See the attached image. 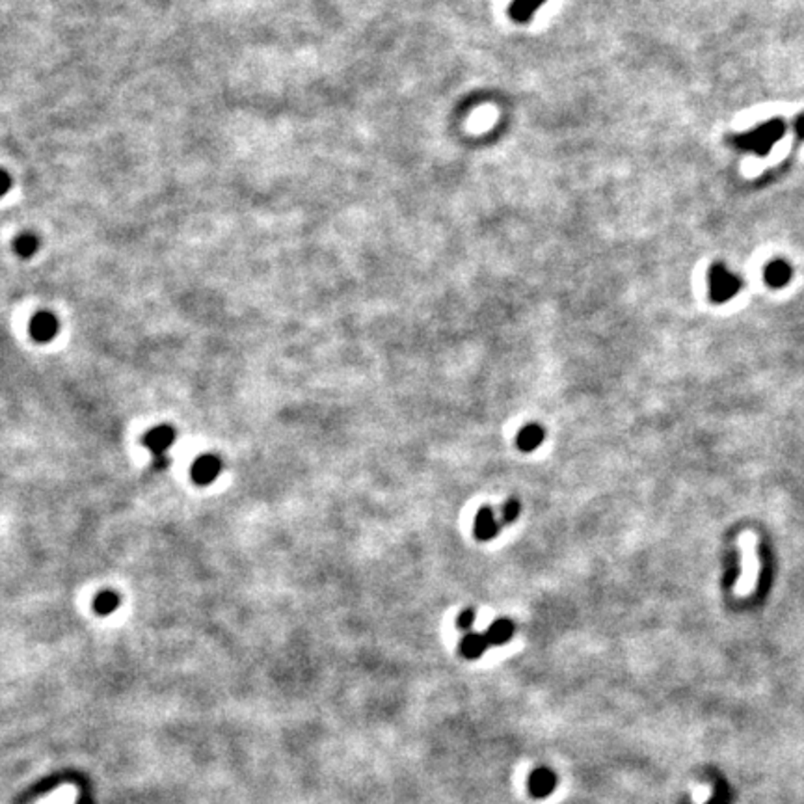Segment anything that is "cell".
Returning <instances> with one entry per match:
<instances>
[{"mask_svg": "<svg viewBox=\"0 0 804 804\" xmlns=\"http://www.w3.org/2000/svg\"><path fill=\"white\" fill-rule=\"evenodd\" d=\"M544 442V428L540 425H527L519 430L518 434V447L521 451H535Z\"/></svg>", "mask_w": 804, "mask_h": 804, "instance_id": "cell-10", "label": "cell"}, {"mask_svg": "<svg viewBox=\"0 0 804 804\" xmlns=\"http://www.w3.org/2000/svg\"><path fill=\"white\" fill-rule=\"evenodd\" d=\"M741 289V280L724 265L717 263L709 268V296L713 302L724 304L732 300Z\"/></svg>", "mask_w": 804, "mask_h": 804, "instance_id": "cell-2", "label": "cell"}, {"mask_svg": "<svg viewBox=\"0 0 804 804\" xmlns=\"http://www.w3.org/2000/svg\"><path fill=\"white\" fill-rule=\"evenodd\" d=\"M732 803V793H730V786L724 782H717L715 789H713V797L709 799V804H730Z\"/></svg>", "mask_w": 804, "mask_h": 804, "instance_id": "cell-15", "label": "cell"}, {"mask_svg": "<svg viewBox=\"0 0 804 804\" xmlns=\"http://www.w3.org/2000/svg\"><path fill=\"white\" fill-rule=\"evenodd\" d=\"M518 516H519V503L516 499H510V501H507L503 507V521L504 524H512Z\"/></svg>", "mask_w": 804, "mask_h": 804, "instance_id": "cell-16", "label": "cell"}, {"mask_svg": "<svg viewBox=\"0 0 804 804\" xmlns=\"http://www.w3.org/2000/svg\"><path fill=\"white\" fill-rule=\"evenodd\" d=\"M499 531V524L495 519L494 510L484 507L479 510V514L475 516V535L480 540H492Z\"/></svg>", "mask_w": 804, "mask_h": 804, "instance_id": "cell-8", "label": "cell"}, {"mask_svg": "<svg viewBox=\"0 0 804 804\" xmlns=\"http://www.w3.org/2000/svg\"><path fill=\"white\" fill-rule=\"evenodd\" d=\"M58 333L57 317L49 311H41L30 321V336L40 343L51 341Z\"/></svg>", "mask_w": 804, "mask_h": 804, "instance_id": "cell-6", "label": "cell"}, {"mask_svg": "<svg viewBox=\"0 0 804 804\" xmlns=\"http://www.w3.org/2000/svg\"><path fill=\"white\" fill-rule=\"evenodd\" d=\"M786 133V123L780 117H773L769 122L762 123L759 127L748 131V133L738 134L732 138V143L741 151H750V153L765 157L769 155L771 148L779 142Z\"/></svg>", "mask_w": 804, "mask_h": 804, "instance_id": "cell-1", "label": "cell"}, {"mask_svg": "<svg viewBox=\"0 0 804 804\" xmlns=\"http://www.w3.org/2000/svg\"><path fill=\"white\" fill-rule=\"evenodd\" d=\"M473 622H475V611L473 609H466V611H462L459 615L456 626H459V629H462V632H468L469 627L473 626Z\"/></svg>", "mask_w": 804, "mask_h": 804, "instance_id": "cell-17", "label": "cell"}, {"mask_svg": "<svg viewBox=\"0 0 804 804\" xmlns=\"http://www.w3.org/2000/svg\"><path fill=\"white\" fill-rule=\"evenodd\" d=\"M555 786H557L555 773L548 767L536 769V771H533V774L529 776V791L533 797H536V799L550 797V795L555 791Z\"/></svg>", "mask_w": 804, "mask_h": 804, "instance_id": "cell-5", "label": "cell"}, {"mask_svg": "<svg viewBox=\"0 0 804 804\" xmlns=\"http://www.w3.org/2000/svg\"><path fill=\"white\" fill-rule=\"evenodd\" d=\"M488 639L486 635H477V633H468L460 642V651L463 657L468 659H479L483 656L486 648H488Z\"/></svg>", "mask_w": 804, "mask_h": 804, "instance_id": "cell-9", "label": "cell"}, {"mask_svg": "<svg viewBox=\"0 0 804 804\" xmlns=\"http://www.w3.org/2000/svg\"><path fill=\"white\" fill-rule=\"evenodd\" d=\"M512 635H514V624L510 620L494 622V624L490 626L488 632H486V639H488L490 644H494V646L507 644V642L512 639Z\"/></svg>", "mask_w": 804, "mask_h": 804, "instance_id": "cell-11", "label": "cell"}, {"mask_svg": "<svg viewBox=\"0 0 804 804\" xmlns=\"http://www.w3.org/2000/svg\"><path fill=\"white\" fill-rule=\"evenodd\" d=\"M220 471H222V460L214 454H203L192 463L190 475H192L194 483L199 484V486H207V484H213L216 480Z\"/></svg>", "mask_w": 804, "mask_h": 804, "instance_id": "cell-4", "label": "cell"}, {"mask_svg": "<svg viewBox=\"0 0 804 804\" xmlns=\"http://www.w3.org/2000/svg\"><path fill=\"white\" fill-rule=\"evenodd\" d=\"M119 605H122V598H119V596H117L116 592H112V591L101 592V594L97 596L95 600H93V609H95L97 615H101V616L112 615V613L116 611Z\"/></svg>", "mask_w": 804, "mask_h": 804, "instance_id": "cell-13", "label": "cell"}, {"mask_svg": "<svg viewBox=\"0 0 804 804\" xmlns=\"http://www.w3.org/2000/svg\"><path fill=\"white\" fill-rule=\"evenodd\" d=\"M146 447L153 453L155 460H162V459H168L166 456V451H168L170 447H172V443L175 442V430H173L172 427H168V425H158V427L151 428L148 434H146Z\"/></svg>", "mask_w": 804, "mask_h": 804, "instance_id": "cell-3", "label": "cell"}, {"mask_svg": "<svg viewBox=\"0 0 804 804\" xmlns=\"http://www.w3.org/2000/svg\"><path fill=\"white\" fill-rule=\"evenodd\" d=\"M791 276H793V270H791V266L782 259L771 261V263L765 266L764 272V278L765 281H767V285L774 287V289H780V287L788 285L789 280H791Z\"/></svg>", "mask_w": 804, "mask_h": 804, "instance_id": "cell-7", "label": "cell"}, {"mask_svg": "<svg viewBox=\"0 0 804 804\" xmlns=\"http://www.w3.org/2000/svg\"><path fill=\"white\" fill-rule=\"evenodd\" d=\"M544 2L545 0H514V2L510 4L509 13L516 23H527V20H531V17L535 16V11L538 10Z\"/></svg>", "mask_w": 804, "mask_h": 804, "instance_id": "cell-12", "label": "cell"}, {"mask_svg": "<svg viewBox=\"0 0 804 804\" xmlns=\"http://www.w3.org/2000/svg\"><path fill=\"white\" fill-rule=\"evenodd\" d=\"M795 133H797V136H799L800 140H804V114H800V116L797 117V122H795Z\"/></svg>", "mask_w": 804, "mask_h": 804, "instance_id": "cell-18", "label": "cell"}, {"mask_svg": "<svg viewBox=\"0 0 804 804\" xmlns=\"http://www.w3.org/2000/svg\"><path fill=\"white\" fill-rule=\"evenodd\" d=\"M36 246H37V240H36V237H32V235H23V237H19V239H17V242H16L17 254L23 255V257H28V255L34 254Z\"/></svg>", "mask_w": 804, "mask_h": 804, "instance_id": "cell-14", "label": "cell"}]
</instances>
